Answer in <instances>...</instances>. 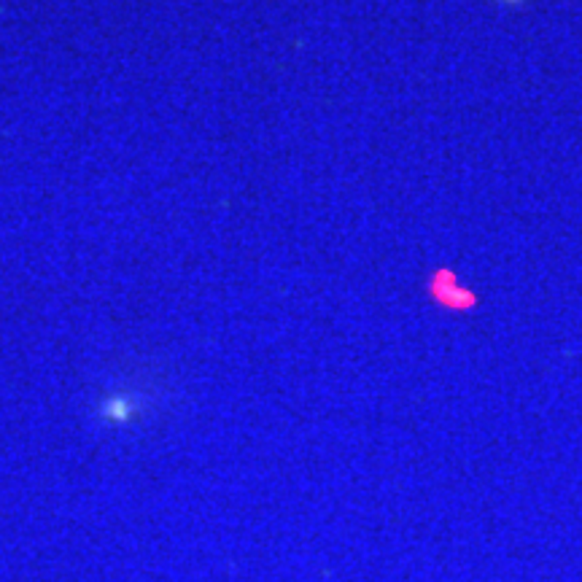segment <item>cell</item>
Listing matches in <instances>:
<instances>
[{"label": "cell", "mask_w": 582, "mask_h": 582, "mask_svg": "<svg viewBox=\"0 0 582 582\" xmlns=\"http://www.w3.org/2000/svg\"><path fill=\"white\" fill-rule=\"evenodd\" d=\"M507 3H520V0H507Z\"/></svg>", "instance_id": "cell-1"}]
</instances>
